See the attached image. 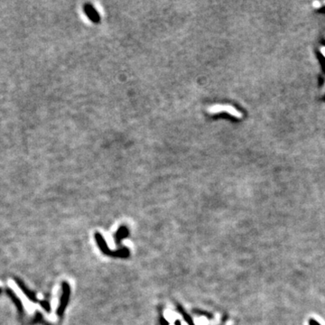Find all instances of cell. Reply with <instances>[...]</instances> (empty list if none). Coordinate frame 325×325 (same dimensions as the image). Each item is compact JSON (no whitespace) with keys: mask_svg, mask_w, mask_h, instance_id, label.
<instances>
[{"mask_svg":"<svg viewBox=\"0 0 325 325\" xmlns=\"http://www.w3.org/2000/svg\"><path fill=\"white\" fill-rule=\"evenodd\" d=\"M208 113L210 114H217V113H220V112H227L229 115L233 116L235 117L240 118L242 117V114L240 111H238V109H236L234 107L230 106V105H213L211 107H209L207 109Z\"/></svg>","mask_w":325,"mask_h":325,"instance_id":"1","label":"cell"},{"mask_svg":"<svg viewBox=\"0 0 325 325\" xmlns=\"http://www.w3.org/2000/svg\"><path fill=\"white\" fill-rule=\"evenodd\" d=\"M62 289H63V294L61 296V300H60V305L57 308L56 313L57 315L63 316V314L65 312V309L68 305L69 303V299H70V294H71V288L70 285L66 283L63 282L62 285Z\"/></svg>","mask_w":325,"mask_h":325,"instance_id":"2","label":"cell"},{"mask_svg":"<svg viewBox=\"0 0 325 325\" xmlns=\"http://www.w3.org/2000/svg\"><path fill=\"white\" fill-rule=\"evenodd\" d=\"M6 293L8 295L10 299L12 300V302L15 304V305L18 311V313L21 317H23L24 314H25V309H24V305L22 304V302L20 301V299L17 297V295L15 294V292L10 288H7L6 289Z\"/></svg>","mask_w":325,"mask_h":325,"instance_id":"3","label":"cell"},{"mask_svg":"<svg viewBox=\"0 0 325 325\" xmlns=\"http://www.w3.org/2000/svg\"><path fill=\"white\" fill-rule=\"evenodd\" d=\"M14 279L16 281V283L18 287L21 289V291L24 293V294H25L30 301H32V302H34V303L38 302V299L36 297L35 294L33 291H31V290H29V289L27 288L26 286V285L24 284V282H23L22 280L18 279L16 277H14Z\"/></svg>","mask_w":325,"mask_h":325,"instance_id":"4","label":"cell"},{"mask_svg":"<svg viewBox=\"0 0 325 325\" xmlns=\"http://www.w3.org/2000/svg\"><path fill=\"white\" fill-rule=\"evenodd\" d=\"M84 11L86 13V15L92 20V21H97L99 19L98 14L95 11V9L92 7V6L90 5H85L84 6Z\"/></svg>","mask_w":325,"mask_h":325,"instance_id":"5","label":"cell"},{"mask_svg":"<svg viewBox=\"0 0 325 325\" xmlns=\"http://www.w3.org/2000/svg\"><path fill=\"white\" fill-rule=\"evenodd\" d=\"M164 317H165V319H166L168 322H173V321L176 319V314H175L173 312L167 310V311L164 312Z\"/></svg>","mask_w":325,"mask_h":325,"instance_id":"6","label":"cell"},{"mask_svg":"<svg viewBox=\"0 0 325 325\" xmlns=\"http://www.w3.org/2000/svg\"><path fill=\"white\" fill-rule=\"evenodd\" d=\"M39 303H40L41 307H42L45 311H46L47 313H50V312H51V304H50V303H49L48 301L44 300V301L39 302Z\"/></svg>","mask_w":325,"mask_h":325,"instance_id":"7","label":"cell"},{"mask_svg":"<svg viewBox=\"0 0 325 325\" xmlns=\"http://www.w3.org/2000/svg\"><path fill=\"white\" fill-rule=\"evenodd\" d=\"M194 323H196V325H208V320L206 318L200 317V318L195 319Z\"/></svg>","mask_w":325,"mask_h":325,"instance_id":"8","label":"cell"},{"mask_svg":"<svg viewBox=\"0 0 325 325\" xmlns=\"http://www.w3.org/2000/svg\"><path fill=\"white\" fill-rule=\"evenodd\" d=\"M44 320H43V316L40 313H37L33 320V323H43Z\"/></svg>","mask_w":325,"mask_h":325,"instance_id":"9","label":"cell"},{"mask_svg":"<svg viewBox=\"0 0 325 325\" xmlns=\"http://www.w3.org/2000/svg\"><path fill=\"white\" fill-rule=\"evenodd\" d=\"M309 325H321L318 322H316L313 319H310L309 320Z\"/></svg>","mask_w":325,"mask_h":325,"instance_id":"10","label":"cell"},{"mask_svg":"<svg viewBox=\"0 0 325 325\" xmlns=\"http://www.w3.org/2000/svg\"><path fill=\"white\" fill-rule=\"evenodd\" d=\"M319 5H320V4H319L318 2H314V3H313V6L316 7H319Z\"/></svg>","mask_w":325,"mask_h":325,"instance_id":"11","label":"cell"},{"mask_svg":"<svg viewBox=\"0 0 325 325\" xmlns=\"http://www.w3.org/2000/svg\"><path fill=\"white\" fill-rule=\"evenodd\" d=\"M322 53L323 54V55L325 56V48H322Z\"/></svg>","mask_w":325,"mask_h":325,"instance_id":"12","label":"cell"},{"mask_svg":"<svg viewBox=\"0 0 325 325\" xmlns=\"http://www.w3.org/2000/svg\"><path fill=\"white\" fill-rule=\"evenodd\" d=\"M181 325H188V324H187L186 323H181Z\"/></svg>","mask_w":325,"mask_h":325,"instance_id":"13","label":"cell"},{"mask_svg":"<svg viewBox=\"0 0 325 325\" xmlns=\"http://www.w3.org/2000/svg\"><path fill=\"white\" fill-rule=\"evenodd\" d=\"M1 293H2V289L0 288V294H1Z\"/></svg>","mask_w":325,"mask_h":325,"instance_id":"14","label":"cell"}]
</instances>
